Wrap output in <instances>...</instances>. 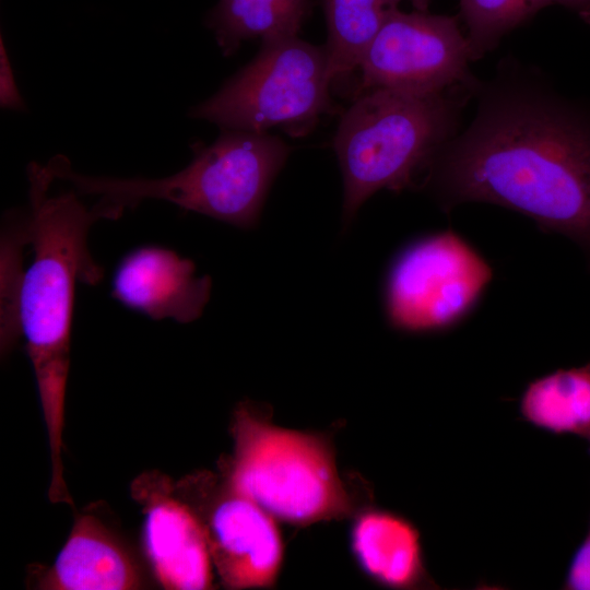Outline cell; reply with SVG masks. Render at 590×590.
<instances>
[{"label":"cell","instance_id":"cell-1","mask_svg":"<svg viewBox=\"0 0 590 590\" xmlns=\"http://www.w3.org/2000/svg\"><path fill=\"white\" fill-rule=\"evenodd\" d=\"M473 95V120L436 153L423 186L446 211L476 201L529 216L590 261V114L508 61Z\"/></svg>","mask_w":590,"mask_h":590},{"label":"cell","instance_id":"cell-2","mask_svg":"<svg viewBox=\"0 0 590 590\" xmlns=\"http://www.w3.org/2000/svg\"><path fill=\"white\" fill-rule=\"evenodd\" d=\"M28 229L34 260L22 275L17 296L20 333L26 340L48 435L54 488L66 486L62 432L70 367V334L75 282L96 284L103 269L87 248V233L102 219L125 208L107 198L85 206L75 191L50 192L56 180L46 165L32 162Z\"/></svg>","mask_w":590,"mask_h":590},{"label":"cell","instance_id":"cell-3","mask_svg":"<svg viewBox=\"0 0 590 590\" xmlns=\"http://www.w3.org/2000/svg\"><path fill=\"white\" fill-rule=\"evenodd\" d=\"M472 95L465 86L426 94L385 87L358 92L333 138L344 182L345 221L376 191L415 186L418 173L457 134Z\"/></svg>","mask_w":590,"mask_h":590},{"label":"cell","instance_id":"cell-4","mask_svg":"<svg viewBox=\"0 0 590 590\" xmlns=\"http://www.w3.org/2000/svg\"><path fill=\"white\" fill-rule=\"evenodd\" d=\"M182 170L161 179L86 176L87 194L135 206L161 199L241 228L257 225L269 188L291 148L267 132L225 130L211 145H194Z\"/></svg>","mask_w":590,"mask_h":590},{"label":"cell","instance_id":"cell-5","mask_svg":"<svg viewBox=\"0 0 590 590\" xmlns=\"http://www.w3.org/2000/svg\"><path fill=\"white\" fill-rule=\"evenodd\" d=\"M233 435L229 488L274 518L308 524L351 511L333 452L322 438L272 425L245 405L235 412Z\"/></svg>","mask_w":590,"mask_h":590},{"label":"cell","instance_id":"cell-6","mask_svg":"<svg viewBox=\"0 0 590 590\" xmlns=\"http://www.w3.org/2000/svg\"><path fill=\"white\" fill-rule=\"evenodd\" d=\"M326 45L298 38L262 42L253 60L190 116L225 130L267 132L274 127L299 135L332 109Z\"/></svg>","mask_w":590,"mask_h":590},{"label":"cell","instance_id":"cell-7","mask_svg":"<svg viewBox=\"0 0 590 590\" xmlns=\"http://www.w3.org/2000/svg\"><path fill=\"white\" fill-rule=\"evenodd\" d=\"M492 276L488 263L455 232L422 238L391 266L386 284L388 320L409 332L450 328L472 310Z\"/></svg>","mask_w":590,"mask_h":590},{"label":"cell","instance_id":"cell-8","mask_svg":"<svg viewBox=\"0 0 590 590\" xmlns=\"http://www.w3.org/2000/svg\"><path fill=\"white\" fill-rule=\"evenodd\" d=\"M472 60L458 16L392 9L361 61L359 90L392 88L440 93L457 86L474 90Z\"/></svg>","mask_w":590,"mask_h":590},{"label":"cell","instance_id":"cell-9","mask_svg":"<svg viewBox=\"0 0 590 590\" xmlns=\"http://www.w3.org/2000/svg\"><path fill=\"white\" fill-rule=\"evenodd\" d=\"M132 492L143 507L144 550L158 582L170 590L209 589L212 557L203 522L173 496L163 475L142 474Z\"/></svg>","mask_w":590,"mask_h":590},{"label":"cell","instance_id":"cell-10","mask_svg":"<svg viewBox=\"0 0 590 590\" xmlns=\"http://www.w3.org/2000/svg\"><path fill=\"white\" fill-rule=\"evenodd\" d=\"M203 524L212 562L224 586L246 589L274 583L283 544L273 516L229 488Z\"/></svg>","mask_w":590,"mask_h":590},{"label":"cell","instance_id":"cell-11","mask_svg":"<svg viewBox=\"0 0 590 590\" xmlns=\"http://www.w3.org/2000/svg\"><path fill=\"white\" fill-rule=\"evenodd\" d=\"M172 249L144 246L127 253L113 279L111 296L153 320L180 323L198 319L209 302L212 281Z\"/></svg>","mask_w":590,"mask_h":590},{"label":"cell","instance_id":"cell-12","mask_svg":"<svg viewBox=\"0 0 590 590\" xmlns=\"http://www.w3.org/2000/svg\"><path fill=\"white\" fill-rule=\"evenodd\" d=\"M142 585L125 547L93 515H80L39 587L48 590H131Z\"/></svg>","mask_w":590,"mask_h":590},{"label":"cell","instance_id":"cell-13","mask_svg":"<svg viewBox=\"0 0 590 590\" xmlns=\"http://www.w3.org/2000/svg\"><path fill=\"white\" fill-rule=\"evenodd\" d=\"M352 542L359 564L378 582L408 588L425 579L420 534L405 519L366 512L355 523Z\"/></svg>","mask_w":590,"mask_h":590},{"label":"cell","instance_id":"cell-14","mask_svg":"<svg viewBox=\"0 0 590 590\" xmlns=\"http://www.w3.org/2000/svg\"><path fill=\"white\" fill-rule=\"evenodd\" d=\"M519 411L540 429L585 439L590 453V362L531 381L521 396Z\"/></svg>","mask_w":590,"mask_h":590},{"label":"cell","instance_id":"cell-15","mask_svg":"<svg viewBox=\"0 0 590 590\" xmlns=\"http://www.w3.org/2000/svg\"><path fill=\"white\" fill-rule=\"evenodd\" d=\"M311 12L310 0H220L206 17L225 56L244 40L297 36Z\"/></svg>","mask_w":590,"mask_h":590},{"label":"cell","instance_id":"cell-16","mask_svg":"<svg viewBox=\"0 0 590 590\" xmlns=\"http://www.w3.org/2000/svg\"><path fill=\"white\" fill-rule=\"evenodd\" d=\"M401 0H321L328 39L329 74L333 81L358 70L363 56L387 15Z\"/></svg>","mask_w":590,"mask_h":590},{"label":"cell","instance_id":"cell-17","mask_svg":"<svg viewBox=\"0 0 590 590\" xmlns=\"http://www.w3.org/2000/svg\"><path fill=\"white\" fill-rule=\"evenodd\" d=\"M540 10V0H460L472 60L493 50L507 33Z\"/></svg>","mask_w":590,"mask_h":590},{"label":"cell","instance_id":"cell-18","mask_svg":"<svg viewBox=\"0 0 590 590\" xmlns=\"http://www.w3.org/2000/svg\"><path fill=\"white\" fill-rule=\"evenodd\" d=\"M563 586L567 590H590V522L585 540L571 558Z\"/></svg>","mask_w":590,"mask_h":590},{"label":"cell","instance_id":"cell-19","mask_svg":"<svg viewBox=\"0 0 590 590\" xmlns=\"http://www.w3.org/2000/svg\"><path fill=\"white\" fill-rule=\"evenodd\" d=\"M0 103L4 108L24 110L25 105L16 88L13 71L3 39H0Z\"/></svg>","mask_w":590,"mask_h":590},{"label":"cell","instance_id":"cell-20","mask_svg":"<svg viewBox=\"0 0 590 590\" xmlns=\"http://www.w3.org/2000/svg\"><path fill=\"white\" fill-rule=\"evenodd\" d=\"M552 4L568 8L590 24V0H540L541 10Z\"/></svg>","mask_w":590,"mask_h":590},{"label":"cell","instance_id":"cell-21","mask_svg":"<svg viewBox=\"0 0 590 590\" xmlns=\"http://www.w3.org/2000/svg\"><path fill=\"white\" fill-rule=\"evenodd\" d=\"M416 11L426 12L430 0H410Z\"/></svg>","mask_w":590,"mask_h":590}]
</instances>
